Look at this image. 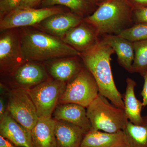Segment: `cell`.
Listing matches in <instances>:
<instances>
[{"label": "cell", "instance_id": "6da1fadb", "mask_svg": "<svg viewBox=\"0 0 147 147\" xmlns=\"http://www.w3.org/2000/svg\"><path fill=\"white\" fill-rule=\"evenodd\" d=\"M115 53L110 46L100 40L93 47L81 53L80 57L97 83L99 93L118 108L124 110L123 97L116 87L110 65L111 55Z\"/></svg>", "mask_w": 147, "mask_h": 147}, {"label": "cell", "instance_id": "7a4b0ae2", "mask_svg": "<svg viewBox=\"0 0 147 147\" xmlns=\"http://www.w3.org/2000/svg\"><path fill=\"white\" fill-rule=\"evenodd\" d=\"M26 61H42L65 57H80L81 53L64 41L42 32L26 30L19 34Z\"/></svg>", "mask_w": 147, "mask_h": 147}, {"label": "cell", "instance_id": "3957f363", "mask_svg": "<svg viewBox=\"0 0 147 147\" xmlns=\"http://www.w3.org/2000/svg\"><path fill=\"white\" fill-rule=\"evenodd\" d=\"M133 10L128 0L106 1L84 20L94 29L98 36L119 35L134 25Z\"/></svg>", "mask_w": 147, "mask_h": 147}, {"label": "cell", "instance_id": "277c9868", "mask_svg": "<svg viewBox=\"0 0 147 147\" xmlns=\"http://www.w3.org/2000/svg\"><path fill=\"white\" fill-rule=\"evenodd\" d=\"M98 94L87 108L91 130L115 133L123 130L129 121L124 110L116 107Z\"/></svg>", "mask_w": 147, "mask_h": 147}, {"label": "cell", "instance_id": "5b68a950", "mask_svg": "<svg viewBox=\"0 0 147 147\" xmlns=\"http://www.w3.org/2000/svg\"><path fill=\"white\" fill-rule=\"evenodd\" d=\"M99 94L94 77L86 67H82L66 85L59 104L75 103L87 108Z\"/></svg>", "mask_w": 147, "mask_h": 147}, {"label": "cell", "instance_id": "8992f818", "mask_svg": "<svg viewBox=\"0 0 147 147\" xmlns=\"http://www.w3.org/2000/svg\"><path fill=\"white\" fill-rule=\"evenodd\" d=\"M66 86L65 82L48 79L31 88L25 89L34 103L38 117H52Z\"/></svg>", "mask_w": 147, "mask_h": 147}, {"label": "cell", "instance_id": "52a82bcc", "mask_svg": "<svg viewBox=\"0 0 147 147\" xmlns=\"http://www.w3.org/2000/svg\"><path fill=\"white\" fill-rule=\"evenodd\" d=\"M59 7H43L35 9L18 7L1 18L0 29L3 31L19 27L37 25L50 16L62 13Z\"/></svg>", "mask_w": 147, "mask_h": 147}, {"label": "cell", "instance_id": "ba28073f", "mask_svg": "<svg viewBox=\"0 0 147 147\" xmlns=\"http://www.w3.org/2000/svg\"><path fill=\"white\" fill-rule=\"evenodd\" d=\"M7 111L16 121L30 131L38 120L34 103L26 90L22 88L9 91Z\"/></svg>", "mask_w": 147, "mask_h": 147}, {"label": "cell", "instance_id": "9c48e42d", "mask_svg": "<svg viewBox=\"0 0 147 147\" xmlns=\"http://www.w3.org/2000/svg\"><path fill=\"white\" fill-rule=\"evenodd\" d=\"M5 31L0 38L1 71L5 74L16 71L26 61L21 52L18 32L14 29Z\"/></svg>", "mask_w": 147, "mask_h": 147}, {"label": "cell", "instance_id": "30bf717a", "mask_svg": "<svg viewBox=\"0 0 147 147\" xmlns=\"http://www.w3.org/2000/svg\"><path fill=\"white\" fill-rule=\"evenodd\" d=\"M0 134L17 146L33 147L31 131L16 121L8 111L0 119Z\"/></svg>", "mask_w": 147, "mask_h": 147}, {"label": "cell", "instance_id": "8fae6325", "mask_svg": "<svg viewBox=\"0 0 147 147\" xmlns=\"http://www.w3.org/2000/svg\"><path fill=\"white\" fill-rule=\"evenodd\" d=\"M83 23L69 30L63 37L64 42L81 53L90 50L100 40L94 29Z\"/></svg>", "mask_w": 147, "mask_h": 147}, {"label": "cell", "instance_id": "7c38bea8", "mask_svg": "<svg viewBox=\"0 0 147 147\" xmlns=\"http://www.w3.org/2000/svg\"><path fill=\"white\" fill-rule=\"evenodd\" d=\"M83 22L82 16L76 13L62 12L48 17L38 25L50 35L63 37L69 30Z\"/></svg>", "mask_w": 147, "mask_h": 147}, {"label": "cell", "instance_id": "4fadbf2b", "mask_svg": "<svg viewBox=\"0 0 147 147\" xmlns=\"http://www.w3.org/2000/svg\"><path fill=\"white\" fill-rule=\"evenodd\" d=\"M56 121L68 122L79 127L87 132L91 130L90 122L86 108L75 103L58 104L53 113Z\"/></svg>", "mask_w": 147, "mask_h": 147}, {"label": "cell", "instance_id": "5bb4252c", "mask_svg": "<svg viewBox=\"0 0 147 147\" xmlns=\"http://www.w3.org/2000/svg\"><path fill=\"white\" fill-rule=\"evenodd\" d=\"M80 147H129L123 130L109 133L90 130L83 138Z\"/></svg>", "mask_w": 147, "mask_h": 147}, {"label": "cell", "instance_id": "9a60e30c", "mask_svg": "<svg viewBox=\"0 0 147 147\" xmlns=\"http://www.w3.org/2000/svg\"><path fill=\"white\" fill-rule=\"evenodd\" d=\"M14 78L16 83L25 89L33 88L48 79L43 66L32 62L20 66L15 71Z\"/></svg>", "mask_w": 147, "mask_h": 147}, {"label": "cell", "instance_id": "2e32d148", "mask_svg": "<svg viewBox=\"0 0 147 147\" xmlns=\"http://www.w3.org/2000/svg\"><path fill=\"white\" fill-rule=\"evenodd\" d=\"M100 40L114 50L117 55L120 65L128 72L132 73L134 56L133 43L118 35H107Z\"/></svg>", "mask_w": 147, "mask_h": 147}, {"label": "cell", "instance_id": "e0dca14e", "mask_svg": "<svg viewBox=\"0 0 147 147\" xmlns=\"http://www.w3.org/2000/svg\"><path fill=\"white\" fill-rule=\"evenodd\" d=\"M86 133L83 129L68 122L56 121L55 135L57 147H80Z\"/></svg>", "mask_w": 147, "mask_h": 147}, {"label": "cell", "instance_id": "ac0fdd59", "mask_svg": "<svg viewBox=\"0 0 147 147\" xmlns=\"http://www.w3.org/2000/svg\"><path fill=\"white\" fill-rule=\"evenodd\" d=\"M56 121L52 117H38L31 131L33 147H57L55 135Z\"/></svg>", "mask_w": 147, "mask_h": 147}, {"label": "cell", "instance_id": "d6986e66", "mask_svg": "<svg viewBox=\"0 0 147 147\" xmlns=\"http://www.w3.org/2000/svg\"><path fill=\"white\" fill-rule=\"evenodd\" d=\"M126 87L124 95V111L128 120L137 125L144 124L141 112L143 106V102L138 100L135 96L134 88L137 83L133 79L127 78L126 80Z\"/></svg>", "mask_w": 147, "mask_h": 147}, {"label": "cell", "instance_id": "ffe728a7", "mask_svg": "<svg viewBox=\"0 0 147 147\" xmlns=\"http://www.w3.org/2000/svg\"><path fill=\"white\" fill-rule=\"evenodd\" d=\"M82 67L74 57L53 63L49 67V72L54 79L65 82L73 79Z\"/></svg>", "mask_w": 147, "mask_h": 147}, {"label": "cell", "instance_id": "44dd1931", "mask_svg": "<svg viewBox=\"0 0 147 147\" xmlns=\"http://www.w3.org/2000/svg\"><path fill=\"white\" fill-rule=\"evenodd\" d=\"M123 131L129 147H147V123L137 125L129 121Z\"/></svg>", "mask_w": 147, "mask_h": 147}, {"label": "cell", "instance_id": "7402d4cb", "mask_svg": "<svg viewBox=\"0 0 147 147\" xmlns=\"http://www.w3.org/2000/svg\"><path fill=\"white\" fill-rule=\"evenodd\" d=\"M134 52L132 73L143 76L147 71V40L132 42Z\"/></svg>", "mask_w": 147, "mask_h": 147}, {"label": "cell", "instance_id": "603a6c76", "mask_svg": "<svg viewBox=\"0 0 147 147\" xmlns=\"http://www.w3.org/2000/svg\"><path fill=\"white\" fill-rule=\"evenodd\" d=\"M58 5L68 7L80 16L86 13L88 8L86 0H43L41 3L43 7H52Z\"/></svg>", "mask_w": 147, "mask_h": 147}, {"label": "cell", "instance_id": "cb8c5ba5", "mask_svg": "<svg viewBox=\"0 0 147 147\" xmlns=\"http://www.w3.org/2000/svg\"><path fill=\"white\" fill-rule=\"evenodd\" d=\"M131 42L147 40V24H134L118 35Z\"/></svg>", "mask_w": 147, "mask_h": 147}, {"label": "cell", "instance_id": "d4e9b609", "mask_svg": "<svg viewBox=\"0 0 147 147\" xmlns=\"http://www.w3.org/2000/svg\"><path fill=\"white\" fill-rule=\"evenodd\" d=\"M21 0H0L1 18L19 7Z\"/></svg>", "mask_w": 147, "mask_h": 147}, {"label": "cell", "instance_id": "484cf974", "mask_svg": "<svg viewBox=\"0 0 147 147\" xmlns=\"http://www.w3.org/2000/svg\"><path fill=\"white\" fill-rule=\"evenodd\" d=\"M132 20L135 24H147V7L134 9Z\"/></svg>", "mask_w": 147, "mask_h": 147}, {"label": "cell", "instance_id": "4316f807", "mask_svg": "<svg viewBox=\"0 0 147 147\" xmlns=\"http://www.w3.org/2000/svg\"><path fill=\"white\" fill-rule=\"evenodd\" d=\"M43 0H21L19 7L34 8Z\"/></svg>", "mask_w": 147, "mask_h": 147}, {"label": "cell", "instance_id": "83f0119b", "mask_svg": "<svg viewBox=\"0 0 147 147\" xmlns=\"http://www.w3.org/2000/svg\"><path fill=\"white\" fill-rule=\"evenodd\" d=\"M142 76L144 80V84L141 94L143 98L142 102L144 108L147 106V71Z\"/></svg>", "mask_w": 147, "mask_h": 147}, {"label": "cell", "instance_id": "f1b7e54d", "mask_svg": "<svg viewBox=\"0 0 147 147\" xmlns=\"http://www.w3.org/2000/svg\"><path fill=\"white\" fill-rule=\"evenodd\" d=\"M128 1L134 9L147 7V0H128Z\"/></svg>", "mask_w": 147, "mask_h": 147}, {"label": "cell", "instance_id": "f546056e", "mask_svg": "<svg viewBox=\"0 0 147 147\" xmlns=\"http://www.w3.org/2000/svg\"><path fill=\"white\" fill-rule=\"evenodd\" d=\"M0 147H15L9 142L8 139L0 135Z\"/></svg>", "mask_w": 147, "mask_h": 147}, {"label": "cell", "instance_id": "4dcf8cb0", "mask_svg": "<svg viewBox=\"0 0 147 147\" xmlns=\"http://www.w3.org/2000/svg\"><path fill=\"white\" fill-rule=\"evenodd\" d=\"M6 111H5V105L4 100L3 98H0V119L4 115Z\"/></svg>", "mask_w": 147, "mask_h": 147}, {"label": "cell", "instance_id": "1f68e13d", "mask_svg": "<svg viewBox=\"0 0 147 147\" xmlns=\"http://www.w3.org/2000/svg\"><path fill=\"white\" fill-rule=\"evenodd\" d=\"M143 118H144V121L147 123V116H145L144 117H143Z\"/></svg>", "mask_w": 147, "mask_h": 147}, {"label": "cell", "instance_id": "d6a6232c", "mask_svg": "<svg viewBox=\"0 0 147 147\" xmlns=\"http://www.w3.org/2000/svg\"><path fill=\"white\" fill-rule=\"evenodd\" d=\"M92 1L94 2H97L100 1L101 0H91Z\"/></svg>", "mask_w": 147, "mask_h": 147}, {"label": "cell", "instance_id": "836d02e7", "mask_svg": "<svg viewBox=\"0 0 147 147\" xmlns=\"http://www.w3.org/2000/svg\"><path fill=\"white\" fill-rule=\"evenodd\" d=\"M106 1H110V0H106Z\"/></svg>", "mask_w": 147, "mask_h": 147}]
</instances>
